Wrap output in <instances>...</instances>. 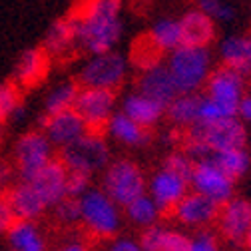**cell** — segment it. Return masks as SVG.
<instances>
[{"label":"cell","instance_id":"44dd1931","mask_svg":"<svg viewBox=\"0 0 251 251\" xmlns=\"http://www.w3.org/2000/svg\"><path fill=\"white\" fill-rule=\"evenodd\" d=\"M140 245L146 251H190V235L179 229L155 224L144 229Z\"/></svg>","mask_w":251,"mask_h":251},{"label":"cell","instance_id":"836d02e7","mask_svg":"<svg viewBox=\"0 0 251 251\" xmlns=\"http://www.w3.org/2000/svg\"><path fill=\"white\" fill-rule=\"evenodd\" d=\"M20 104V92L18 84L14 82H2L0 84V122L10 120L12 112Z\"/></svg>","mask_w":251,"mask_h":251},{"label":"cell","instance_id":"7c38bea8","mask_svg":"<svg viewBox=\"0 0 251 251\" xmlns=\"http://www.w3.org/2000/svg\"><path fill=\"white\" fill-rule=\"evenodd\" d=\"M190 187L194 192H200L219 205L226 203L229 198H233L235 192V179H231L222 168L215 164L213 158H205L196 162L194 174L190 179Z\"/></svg>","mask_w":251,"mask_h":251},{"label":"cell","instance_id":"8d00e7d4","mask_svg":"<svg viewBox=\"0 0 251 251\" xmlns=\"http://www.w3.org/2000/svg\"><path fill=\"white\" fill-rule=\"evenodd\" d=\"M92 176L88 174H82V172H68V181H66V194L70 198H82L88 190H90V179Z\"/></svg>","mask_w":251,"mask_h":251},{"label":"cell","instance_id":"6da1fadb","mask_svg":"<svg viewBox=\"0 0 251 251\" xmlns=\"http://www.w3.org/2000/svg\"><path fill=\"white\" fill-rule=\"evenodd\" d=\"M122 0H82L70 12L76 44L88 54L114 50L122 36Z\"/></svg>","mask_w":251,"mask_h":251},{"label":"cell","instance_id":"bcb514c9","mask_svg":"<svg viewBox=\"0 0 251 251\" xmlns=\"http://www.w3.org/2000/svg\"><path fill=\"white\" fill-rule=\"evenodd\" d=\"M247 80H249V82H247V88H249V94H251V74L247 76Z\"/></svg>","mask_w":251,"mask_h":251},{"label":"cell","instance_id":"7402d4cb","mask_svg":"<svg viewBox=\"0 0 251 251\" xmlns=\"http://www.w3.org/2000/svg\"><path fill=\"white\" fill-rule=\"evenodd\" d=\"M179 24H181L183 44L209 46L215 38V20L198 6L194 10H187L179 18Z\"/></svg>","mask_w":251,"mask_h":251},{"label":"cell","instance_id":"ffe728a7","mask_svg":"<svg viewBox=\"0 0 251 251\" xmlns=\"http://www.w3.org/2000/svg\"><path fill=\"white\" fill-rule=\"evenodd\" d=\"M104 130L114 142L126 148H144L151 142L150 128H144L142 124H138L130 116H126L122 110L112 114Z\"/></svg>","mask_w":251,"mask_h":251},{"label":"cell","instance_id":"603a6c76","mask_svg":"<svg viewBox=\"0 0 251 251\" xmlns=\"http://www.w3.org/2000/svg\"><path fill=\"white\" fill-rule=\"evenodd\" d=\"M122 112L142 124L144 128H151L166 116V106L136 90L122 100Z\"/></svg>","mask_w":251,"mask_h":251},{"label":"cell","instance_id":"4dcf8cb0","mask_svg":"<svg viewBox=\"0 0 251 251\" xmlns=\"http://www.w3.org/2000/svg\"><path fill=\"white\" fill-rule=\"evenodd\" d=\"M80 86L76 82H62L54 86L44 100V112L46 114H58L64 110H72L78 98Z\"/></svg>","mask_w":251,"mask_h":251},{"label":"cell","instance_id":"f546056e","mask_svg":"<svg viewBox=\"0 0 251 251\" xmlns=\"http://www.w3.org/2000/svg\"><path fill=\"white\" fill-rule=\"evenodd\" d=\"M211 158L235 181L241 179L251 168V155H249V150L245 146L243 148H227V150L213 151Z\"/></svg>","mask_w":251,"mask_h":251},{"label":"cell","instance_id":"e575fe53","mask_svg":"<svg viewBox=\"0 0 251 251\" xmlns=\"http://www.w3.org/2000/svg\"><path fill=\"white\" fill-rule=\"evenodd\" d=\"M219 249V233L211 226L198 227L190 235V251H215Z\"/></svg>","mask_w":251,"mask_h":251},{"label":"cell","instance_id":"2e32d148","mask_svg":"<svg viewBox=\"0 0 251 251\" xmlns=\"http://www.w3.org/2000/svg\"><path fill=\"white\" fill-rule=\"evenodd\" d=\"M30 181L34 187H36V192L42 196V200L46 201L48 209L52 205H56L62 198H66V181H68V168L58 160H50L40 172H36L30 179Z\"/></svg>","mask_w":251,"mask_h":251},{"label":"cell","instance_id":"83f0119b","mask_svg":"<svg viewBox=\"0 0 251 251\" xmlns=\"http://www.w3.org/2000/svg\"><path fill=\"white\" fill-rule=\"evenodd\" d=\"M124 213H126V219L140 229L160 224V217H162V209L148 192L136 198L134 201H130L128 205H124Z\"/></svg>","mask_w":251,"mask_h":251},{"label":"cell","instance_id":"8fae6325","mask_svg":"<svg viewBox=\"0 0 251 251\" xmlns=\"http://www.w3.org/2000/svg\"><path fill=\"white\" fill-rule=\"evenodd\" d=\"M217 233L227 245L243 247L245 237L251 229V201L245 198H229L219 205V213L215 219Z\"/></svg>","mask_w":251,"mask_h":251},{"label":"cell","instance_id":"d6a6232c","mask_svg":"<svg viewBox=\"0 0 251 251\" xmlns=\"http://www.w3.org/2000/svg\"><path fill=\"white\" fill-rule=\"evenodd\" d=\"M54 219L62 226H76L80 224V198H62L56 205L50 207Z\"/></svg>","mask_w":251,"mask_h":251},{"label":"cell","instance_id":"277c9868","mask_svg":"<svg viewBox=\"0 0 251 251\" xmlns=\"http://www.w3.org/2000/svg\"><path fill=\"white\" fill-rule=\"evenodd\" d=\"M110 146L102 132L88 130L76 142L60 148V162L68 168V172H82L94 176L104 172L110 164Z\"/></svg>","mask_w":251,"mask_h":251},{"label":"cell","instance_id":"9c48e42d","mask_svg":"<svg viewBox=\"0 0 251 251\" xmlns=\"http://www.w3.org/2000/svg\"><path fill=\"white\" fill-rule=\"evenodd\" d=\"M50 160H54V146L42 130L22 134L14 144V166L20 179H30Z\"/></svg>","mask_w":251,"mask_h":251},{"label":"cell","instance_id":"ba28073f","mask_svg":"<svg viewBox=\"0 0 251 251\" xmlns=\"http://www.w3.org/2000/svg\"><path fill=\"white\" fill-rule=\"evenodd\" d=\"M203 88L205 96L222 108L226 116H237L239 100L245 96L247 90V76L235 68L222 64L219 68L211 70Z\"/></svg>","mask_w":251,"mask_h":251},{"label":"cell","instance_id":"7bdbcfd3","mask_svg":"<svg viewBox=\"0 0 251 251\" xmlns=\"http://www.w3.org/2000/svg\"><path fill=\"white\" fill-rule=\"evenodd\" d=\"M62 249L64 251H84V249H88V243L80 237V235H70V241H64L62 243Z\"/></svg>","mask_w":251,"mask_h":251},{"label":"cell","instance_id":"ee69618b","mask_svg":"<svg viewBox=\"0 0 251 251\" xmlns=\"http://www.w3.org/2000/svg\"><path fill=\"white\" fill-rule=\"evenodd\" d=\"M12 181V168L6 162H0V192L8 190Z\"/></svg>","mask_w":251,"mask_h":251},{"label":"cell","instance_id":"9a60e30c","mask_svg":"<svg viewBox=\"0 0 251 251\" xmlns=\"http://www.w3.org/2000/svg\"><path fill=\"white\" fill-rule=\"evenodd\" d=\"M187 192H190V181L164 166L148 179V194L158 203L162 213H172V209Z\"/></svg>","mask_w":251,"mask_h":251},{"label":"cell","instance_id":"74e56055","mask_svg":"<svg viewBox=\"0 0 251 251\" xmlns=\"http://www.w3.org/2000/svg\"><path fill=\"white\" fill-rule=\"evenodd\" d=\"M219 118H226L222 108H219L215 102H211L207 96H201L200 98V120L201 122H213Z\"/></svg>","mask_w":251,"mask_h":251},{"label":"cell","instance_id":"f35d334b","mask_svg":"<svg viewBox=\"0 0 251 251\" xmlns=\"http://www.w3.org/2000/svg\"><path fill=\"white\" fill-rule=\"evenodd\" d=\"M14 213H12V209H10V205H8V200H6V196L0 192V235H4L6 233V229L10 227V224L14 222Z\"/></svg>","mask_w":251,"mask_h":251},{"label":"cell","instance_id":"ab89813d","mask_svg":"<svg viewBox=\"0 0 251 251\" xmlns=\"http://www.w3.org/2000/svg\"><path fill=\"white\" fill-rule=\"evenodd\" d=\"M110 249L112 251H138V249H142V245H140V241H136L130 235H116V237H112Z\"/></svg>","mask_w":251,"mask_h":251},{"label":"cell","instance_id":"484cf974","mask_svg":"<svg viewBox=\"0 0 251 251\" xmlns=\"http://www.w3.org/2000/svg\"><path fill=\"white\" fill-rule=\"evenodd\" d=\"M219 60H222V64L249 76L251 74V34L227 36L219 44Z\"/></svg>","mask_w":251,"mask_h":251},{"label":"cell","instance_id":"d6986e66","mask_svg":"<svg viewBox=\"0 0 251 251\" xmlns=\"http://www.w3.org/2000/svg\"><path fill=\"white\" fill-rule=\"evenodd\" d=\"M48 64H50V56L44 48H28L16 60L12 82L18 84V88H32L46 78Z\"/></svg>","mask_w":251,"mask_h":251},{"label":"cell","instance_id":"ac0fdd59","mask_svg":"<svg viewBox=\"0 0 251 251\" xmlns=\"http://www.w3.org/2000/svg\"><path fill=\"white\" fill-rule=\"evenodd\" d=\"M4 196L16 219H34L36 222L48 209L46 201L36 192V187L26 179H20L18 183L10 185Z\"/></svg>","mask_w":251,"mask_h":251},{"label":"cell","instance_id":"d4e9b609","mask_svg":"<svg viewBox=\"0 0 251 251\" xmlns=\"http://www.w3.org/2000/svg\"><path fill=\"white\" fill-rule=\"evenodd\" d=\"M76 32H74V22L68 16L54 20L46 34H44V42L42 48L48 52V56H66L76 48Z\"/></svg>","mask_w":251,"mask_h":251},{"label":"cell","instance_id":"60d3db41","mask_svg":"<svg viewBox=\"0 0 251 251\" xmlns=\"http://www.w3.org/2000/svg\"><path fill=\"white\" fill-rule=\"evenodd\" d=\"M224 0H196V6L200 8V10H203L205 14H209L213 20H215V16H217V12L224 8Z\"/></svg>","mask_w":251,"mask_h":251},{"label":"cell","instance_id":"5b68a950","mask_svg":"<svg viewBox=\"0 0 251 251\" xmlns=\"http://www.w3.org/2000/svg\"><path fill=\"white\" fill-rule=\"evenodd\" d=\"M183 138L200 140L209 146L211 151L227 150V148H243L249 142V132L245 128V122L237 116H226L213 122L198 120L194 126L183 130Z\"/></svg>","mask_w":251,"mask_h":251},{"label":"cell","instance_id":"4316f807","mask_svg":"<svg viewBox=\"0 0 251 251\" xmlns=\"http://www.w3.org/2000/svg\"><path fill=\"white\" fill-rule=\"evenodd\" d=\"M200 98L198 94H177L166 106V118L172 126L179 130H187L200 120Z\"/></svg>","mask_w":251,"mask_h":251},{"label":"cell","instance_id":"e0dca14e","mask_svg":"<svg viewBox=\"0 0 251 251\" xmlns=\"http://www.w3.org/2000/svg\"><path fill=\"white\" fill-rule=\"evenodd\" d=\"M136 90L146 94V96L162 102L164 106H168L176 96H177V88L176 82L166 66V62H158L146 70H140V78L136 82Z\"/></svg>","mask_w":251,"mask_h":251},{"label":"cell","instance_id":"30bf717a","mask_svg":"<svg viewBox=\"0 0 251 251\" xmlns=\"http://www.w3.org/2000/svg\"><path fill=\"white\" fill-rule=\"evenodd\" d=\"M116 106H118L116 90L82 86L78 92L74 110L82 116L88 130L102 132L106 128L108 120L112 118V114L116 112Z\"/></svg>","mask_w":251,"mask_h":251},{"label":"cell","instance_id":"f1b7e54d","mask_svg":"<svg viewBox=\"0 0 251 251\" xmlns=\"http://www.w3.org/2000/svg\"><path fill=\"white\" fill-rule=\"evenodd\" d=\"M148 36L151 38V42L158 46L164 54H170L179 44H183L181 24L176 18H160V20H155L151 24V28H150Z\"/></svg>","mask_w":251,"mask_h":251},{"label":"cell","instance_id":"d590c367","mask_svg":"<svg viewBox=\"0 0 251 251\" xmlns=\"http://www.w3.org/2000/svg\"><path fill=\"white\" fill-rule=\"evenodd\" d=\"M162 166L168 168V170H172V172H176V174H179V176H183L187 181H190V179H192V174H194L196 162H194L183 150H177V151L168 153V158L164 160Z\"/></svg>","mask_w":251,"mask_h":251},{"label":"cell","instance_id":"b9f144b4","mask_svg":"<svg viewBox=\"0 0 251 251\" xmlns=\"http://www.w3.org/2000/svg\"><path fill=\"white\" fill-rule=\"evenodd\" d=\"M237 118L241 122H245V124H251V94H245V96L239 100Z\"/></svg>","mask_w":251,"mask_h":251},{"label":"cell","instance_id":"52a82bcc","mask_svg":"<svg viewBox=\"0 0 251 251\" xmlns=\"http://www.w3.org/2000/svg\"><path fill=\"white\" fill-rule=\"evenodd\" d=\"M130 72V60L116 50L90 54L80 70V86L118 90Z\"/></svg>","mask_w":251,"mask_h":251},{"label":"cell","instance_id":"1f68e13d","mask_svg":"<svg viewBox=\"0 0 251 251\" xmlns=\"http://www.w3.org/2000/svg\"><path fill=\"white\" fill-rule=\"evenodd\" d=\"M162 50L155 46L151 42L150 36H144V38H138L130 50V64L136 66L138 70H146L153 64H158V62H162Z\"/></svg>","mask_w":251,"mask_h":251},{"label":"cell","instance_id":"cb8c5ba5","mask_svg":"<svg viewBox=\"0 0 251 251\" xmlns=\"http://www.w3.org/2000/svg\"><path fill=\"white\" fill-rule=\"evenodd\" d=\"M6 243L14 251H44L46 239L34 219H14L6 229Z\"/></svg>","mask_w":251,"mask_h":251},{"label":"cell","instance_id":"f6af8a7d","mask_svg":"<svg viewBox=\"0 0 251 251\" xmlns=\"http://www.w3.org/2000/svg\"><path fill=\"white\" fill-rule=\"evenodd\" d=\"M243 247L251 249V229H249V233H247V237H245V245H243Z\"/></svg>","mask_w":251,"mask_h":251},{"label":"cell","instance_id":"7dc6e473","mask_svg":"<svg viewBox=\"0 0 251 251\" xmlns=\"http://www.w3.org/2000/svg\"><path fill=\"white\" fill-rule=\"evenodd\" d=\"M249 155H251V146H249Z\"/></svg>","mask_w":251,"mask_h":251},{"label":"cell","instance_id":"5bb4252c","mask_svg":"<svg viewBox=\"0 0 251 251\" xmlns=\"http://www.w3.org/2000/svg\"><path fill=\"white\" fill-rule=\"evenodd\" d=\"M38 126L48 136L52 146L58 150L76 142L80 136H84L88 132L86 122L82 120V116L74 108L58 112V114H46L44 112V116L38 118Z\"/></svg>","mask_w":251,"mask_h":251},{"label":"cell","instance_id":"4fadbf2b","mask_svg":"<svg viewBox=\"0 0 251 251\" xmlns=\"http://www.w3.org/2000/svg\"><path fill=\"white\" fill-rule=\"evenodd\" d=\"M217 213H219V203L194 190L187 192L172 209L176 222L181 224L183 227H192V229L213 226Z\"/></svg>","mask_w":251,"mask_h":251},{"label":"cell","instance_id":"3957f363","mask_svg":"<svg viewBox=\"0 0 251 251\" xmlns=\"http://www.w3.org/2000/svg\"><path fill=\"white\" fill-rule=\"evenodd\" d=\"M80 224L92 237L112 239L122 227L120 205L102 187H90L80 198Z\"/></svg>","mask_w":251,"mask_h":251},{"label":"cell","instance_id":"8992f818","mask_svg":"<svg viewBox=\"0 0 251 251\" xmlns=\"http://www.w3.org/2000/svg\"><path fill=\"white\" fill-rule=\"evenodd\" d=\"M102 190L124 207L148 192V179L138 164L130 160H114L104 170Z\"/></svg>","mask_w":251,"mask_h":251},{"label":"cell","instance_id":"7a4b0ae2","mask_svg":"<svg viewBox=\"0 0 251 251\" xmlns=\"http://www.w3.org/2000/svg\"><path fill=\"white\" fill-rule=\"evenodd\" d=\"M166 66L179 94H198L211 74V52L207 46L179 44L168 54Z\"/></svg>","mask_w":251,"mask_h":251}]
</instances>
